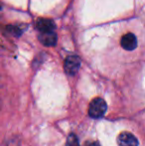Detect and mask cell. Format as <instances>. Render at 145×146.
<instances>
[{
  "mask_svg": "<svg viewBox=\"0 0 145 146\" xmlns=\"http://www.w3.org/2000/svg\"><path fill=\"white\" fill-rule=\"evenodd\" d=\"M37 29L39 32H47V31H54L55 30V24L52 20L42 18L37 21Z\"/></svg>",
  "mask_w": 145,
  "mask_h": 146,
  "instance_id": "8992f818",
  "label": "cell"
},
{
  "mask_svg": "<svg viewBox=\"0 0 145 146\" xmlns=\"http://www.w3.org/2000/svg\"><path fill=\"white\" fill-rule=\"evenodd\" d=\"M87 146H99V144L97 142H91L89 144H87Z\"/></svg>",
  "mask_w": 145,
  "mask_h": 146,
  "instance_id": "ba28073f",
  "label": "cell"
},
{
  "mask_svg": "<svg viewBox=\"0 0 145 146\" xmlns=\"http://www.w3.org/2000/svg\"><path fill=\"white\" fill-rule=\"evenodd\" d=\"M118 146H138V140L132 133L122 132L117 137Z\"/></svg>",
  "mask_w": 145,
  "mask_h": 146,
  "instance_id": "5b68a950",
  "label": "cell"
},
{
  "mask_svg": "<svg viewBox=\"0 0 145 146\" xmlns=\"http://www.w3.org/2000/svg\"><path fill=\"white\" fill-rule=\"evenodd\" d=\"M120 45L126 51H133L137 47V38L132 33H126L120 39Z\"/></svg>",
  "mask_w": 145,
  "mask_h": 146,
  "instance_id": "277c9868",
  "label": "cell"
},
{
  "mask_svg": "<svg viewBox=\"0 0 145 146\" xmlns=\"http://www.w3.org/2000/svg\"><path fill=\"white\" fill-rule=\"evenodd\" d=\"M107 102L101 98H95L89 106V115L91 118H101L107 112Z\"/></svg>",
  "mask_w": 145,
  "mask_h": 146,
  "instance_id": "6da1fadb",
  "label": "cell"
},
{
  "mask_svg": "<svg viewBox=\"0 0 145 146\" xmlns=\"http://www.w3.org/2000/svg\"><path fill=\"white\" fill-rule=\"evenodd\" d=\"M65 146H81L79 143V139H77V135L75 134H70L68 137V139H67V142Z\"/></svg>",
  "mask_w": 145,
  "mask_h": 146,
  "instance_id": "52a82bcc",
  "label": "cell"
},
{
  "mask_svg": "<svg viewBox=\"0 0 145 146\" xmlns=\"http://www.w3.org/2000/svg\"><path fill=\"white\" fill-rule=\"evenodd\" d=\"M38 39L41 44L46 47H53L56 45L58 37L54 31H47V32H40L39 33Z\"/></svg>",
  "mask_w": 145,
  "mask_h": 146,
  "instance_id": "3957f363",
  "label": "cell"
},
{
  "mask_svg": "<svg viewBox=\"0 0 145 146\" xmlns=\"http://www.w3.org/2000/svg\"><path fill=\"white\" fill-rule=\"evenodd\" d=\"M81 67V59L77 56H69L64 62V70L69 76H75Z\"/></svg>",
  "mask_w": 145,
  "mask_h": 146,
  "instance_id": "7a4b0ae2",
  "label": "cell"
}]
</instances>
